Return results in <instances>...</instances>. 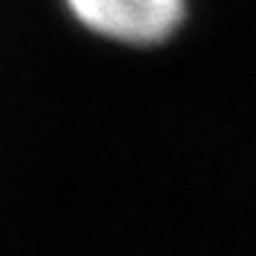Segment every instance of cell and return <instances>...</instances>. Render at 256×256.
I'll use <instances>...</instances> for the list:
<instances>
[{"label":"cell","instance_id":"1","mask_svg":"<svg viewBox=\"0 0 256 256\" xmlns=\"http://www.w3.org/2000/svg\"><path fill=\"white\" fill-rule=\"evenodd\" d=\"M79 25L134 46L161 44L178 30L186 0H66Z\"/></svg>","mask_w":256,"mask_h":256}]
</instances>
